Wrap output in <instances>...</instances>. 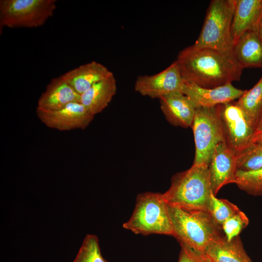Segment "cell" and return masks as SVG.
<instances>
[{"label":"cell","instance_id":"cell-1","mask_svg":"<svg viewBox=\"0 0 262 262\" xmlns=\"http://www.w3.org/2000/svg\"><path fill=\"white\" fill-rule=\"evenodd\" d=\"M176 61L185 82L203 88L240 81L244 69L233 50L223 51L194 45L181 50Z\"/></svg>","mask_w":262,"mask_h":262},{"label":"cell","instance_id":"cell-2","mask_svg":"<svg viewBox=\"0 0 262 262\" xmlns=\"http://www.w3.org/2000/svg\"><path fill=\"white\" fill-rule=\"evenodd\" d=\"M213 194L208 165L193 164L173 176L169 188L163 196L169 205L208 211Z\"/></svg>","mask_w":262,"mask_h":262},{"label":"cell","instance_id":"cell-3","mask_svg":"<svg viewBox=\"0 0 262 262\" xmlns=\"http://www.w3.org/2000/svg\"><path fill=\"white\" fill-rule=\"evenodd\" d=\"M173 236L180 245L204 254L215 238L221 235L219 225L207 211L186 210L169 205Z\"/></svg>","mask_w":262,"mask_h":262},{"label":"cell","instance_id":"cell-4","mask_svg":"<svg viewBox=\"0 0 262 262\" xmlns=\"http://www.w3.org/2000/svg\"><path fill=\"white\" fill-rule=\"evenodd\" d=\"M123 227L135 234L173 236L169 206L163 194L146 192L138 195L132 214Z\"/></svg>","mask_w":262,"mask_h":262},{"label":"cell","instance_id":"cell-5","mask_svg":"<svg viewBox=\"0 0 262 262\" xmlns=\"http://www.w3.org/2000/svg\"><path fill=\"white\" fill-rule=\"evenodd\" d=\"M236 0H212L204 22L194 45L199 47L230 51L234 43L231 33Z\"/></svg>","mask_w":262,"mask_h":262},{"label":"cell","instance_id":"cell-6","mask_svg":"<svg viewBox=\"0 0 262 262\" xmlns=\"http://www.w3.org/2000/svg\"><path fill=\"white\" fill-rule=\"evenodd\" d=\"M56 0H0V31L8 28H37L52 16Z\"/></svg>","mask_w":262,"mask_h":262},{"label":"cell","instance_id":"cell-7","mask_svg":"<svg viewBox=\"0 0 262 262\" xmlns=\"http://www.w3.org/2000/svg\"><path fill=\"white\" fill-rule=\"evenodd\" d=\"M191 127L195 143L193 164L208 165L215 147L221 142H225L217 106L196 108Z\"/></svg>","mask_w":262,"mask_h":262},{"label":"cell","instance_id":"cell-8","mask_svg":"<svg viewBox=\"0 0 262 262\" xmlns=\"http://www.w3.org/2000/svg\"><path fill=\"white\" fill-rule=\"evenodd\" d=\"M217 108L227 146L236 153L250 146L254 131L236 101L221 104Z\"/></svg>","mask_w":262,"mask_h":262},{"label":"cell","instance_id":"cell-9","mask_svg":"<svg viewBox=\"0 0 262 262\" xmlns=\"http://www.w3.org/2000/svg\"><path fill=\"white\" fill-rule=\"evenodd\" d=\"M185 81L176 61L160 72L140 75L134 83V90L144 96L160 98L176 92H181Z\"/></svg>","mask_w":262,"mask_h":262},{"label":"cell","instance_id":"cell-10","mask_svg":"<svg viewBox=\"0 0 262 262\" xmlns=\"http://www.w3.org/2000/svg\"><path fill=\"white\" fill-rule=\"evenodd\" d=\"M36 113L46 126L60 131L84 129L94 117L81 102L70 103L57 110L37 107Z\"/></svg>","mask_w":262,"mask_h":262},{"label":"cell","instance_id":"cell-11","mask_svg":"<svg viewBox=\"0 0 262 262\" xmlns=\"http://www.w3.org/2000/svg\"><path fill=\"white\" fill-rule=\"evenodd\" d=\"M208 169L212 191L216 196L224 185L233 183L237 171L236 152L225 142L219 143L211 157Z\"/></svg>","mask_w":262,"mask_h":262},{"label":"cell","instance_id":"cell-12","mask_svg":"<svg viewBox=\"0 0 262 262\" xmlns=\"http://www.w3.org/2000/svg\"><path fill=\"white\" fill-rule=\"evenodd\" d=\"M246 90L228 83L214 88H203L185 82L182 93L187 96L195 108H209L238 99Z\"/></svg>","mask_w":262,"mask_h":262},{"label":"cell","instance_id":"cell-13","mask_svg":"<svg viewBox=\"0 0 262 262\" xmlns=\"http://www.w3.org/2000/svg\"><path fill=\"white\" fill-rule=\"evenodd\" d=\"M160 107L166 119L171 125L183 128L192 127L196 108L181 92H176L159 98Z\"/></svg>","mask_w":262,"mask_h":262},{"label":"cell","instance_id":"cell-14","mask_svg":"<svg viewBox=\"0 0 262 262\" xmlns=\"http://www.w3.org/2000/svg\"><path fill=\"white\" fill-rule=\"evenodd\" d=\"M262 14V0H236L231 27L234 44L246 32H256Z\"/></svg>","mask_w":262,"mask_h":262},{"label":"cell","instance_id":"cell-15","mask_svg":"<svg viewBox=\"0 0 262 262\" xmlns=\"http://www.w3.org/2000/svg\"><path fill=\"white\" fill-rule=\"evenodd\" d=\"M79 94L62 75L52 79L40 96L38 108L49 110L60 109L72 102H81Z\"/></svg>","mask_w":262,"mask_h":262},{"label":"cell","instance_id":"cell-16","mask_svg":"<svg viewBox=\"0 0 262 262\" xmlns=\"http://www.w3.org/2000/svg\"><path fill=\"white\" fill-rule=\"evenodd\" d=\"M204 254L209 262H252L239 236L230 241L220 235L209 245Z\"/></svg>","mask_w":262,"mask_h":262},{"label":"cell","instance_id":"cell-17","mask_svg":"<svg viewBox=\"0 0 262 262\" xmlns=\"http://www.w3.org/2000/svg\"><path fill=\"white\" fill-rule=\"evenodd\" d=\"M112 73L105 66L93 61L75 68L62 76L81 95L94 84L105 79Z\"/></svg>","mask_w":262,"mask_h":262},{"label":"cell","instance_id":"cell-18","mask_svg":"<svg viewBox=\"0 0 262 262\" xmlns=\"http://www.w3.org/2000/svg\"><path fill=\"white\" fill-rule=\"evenodd\" d=\"M116 91V80L112 73L81 94L80 102L94 116L108 106Z\"/></svg>","mask_w":262,"mask_h":262},{"label":"cell","instance_id":"cell-19","mask_svg":"<svg viewBox=\"0 0 262 262\" xmlns=\"http://www.w3.org/2000/svg\"><path fill=\"white\" fill-rule=\"evenodd\" d=\"M233 51L243 68H262V40L256 31L243 34L234 43Z\"/></svg>","mask_w":262,"mask_h":262},{"label":"cell","instance_id":"cell-20","mask_svg":"<svg viewBox=\"0 0 262 262\" xmlns=\"http://www.w3.org/2000/svg\"><path fill=\"white\" fill-rule=\"evenodd\" d=\"M236 103L255 132L262 113V76L252 88L246 91Z\"/></svg>","mask_w":262,"mask_h":262},{"label":"cell","instance_id":"cell-21","mask_svg":"<svg viewBox=\"0 0 262 262\" xmlns=\"http://www.w3.org/2000/svg\"><path fill=\"white\" fill-rule=\"evenodd\" d=\"M232 183L248 194L262 196V168L253 171H237Z\"/></svg>","mask_w":262,"mask_h":262},{"label":"cell","instance_id":"cell-22","mask_svg":"<svg viewBox=\"0 0 262 262\" xmlns=\"http://www.w3.org/2000/svg\"><path fill=\"white\" fill-rule=\"evenodd\" d=\"M236 154L237 171H253L262 168V145L252 143Z\"/></svg>","mask_w":262,"mask_h":262},{"label":"cell","instance_id":"cell-23","mask_svg":"<svg viewBox=\"0 0 262 262\" xmlns=\"http://www.w3.org/2000/svg\"><path fill=\"white\" fill-rule=\"evenodd\" d=\"M207 211L213 220L221 226L226 220L241 210L233 203L227 199L218 198L213 194Z\"/></svg>","mask_w":262,"mask_h":262},{"label":"cell","instance_id":"cell-24","mask_svg":"<svg viewBox=\"0 0 262 262\" xmlns=\"http://www.w3.org/2000/svg\"><path fill=\"white\" fill-rule=\"evenodd\" d=\"M73 262H107L102 256L96 235H86Z\"/></svg>","mask_w":262,"mask_h":262},{"label":"cell","instance_id":"cell-25","mask_svg":"<svg viewBox=\"0 0 262 262\" xmlns=\"http://www.w3.org/2000/svg\"><path fill=\"white\" fill-rule=\"evenodd\" d=\"M248 223V217L241 211L226 220L222 225L221 228L227 241H230L238 236Z\"/></svg>","mask_w":262,"mask_h":262},{"label":"cell","instance_id":"cell-26","mask_svg":"<svg viewBox=\"0 0 262 262\" xmlns=\"http://www.w3.org/2000/svg\"><path fill=\"white\" fill-rule=\"evenodd\" d=\"M180 246L181 248L178 262H209L204 254L196 252L185 246Z\"/></svg>","mask_w":262,"mask_h":262},{"label":"cell","instance_id":"cell-27","mask_svg":"<svg viewBox=\"0 0 262 262\" xmlns=\"http://www.w3.org/2000/svg\"><path fill=\"white\" fill-rule=\"evenodd\" d=\"M252 143L262 145V132L253 136Z\"/></svg>","mask_w":262,"mask_h":262},{"label":"cell","instance_id":"cell-28","mask_svg":"<svg viewBox=\"0 0 262 262\" xmlns=\"http://www.w3.org/2000/svg\"><path fill=\"white\" fill-rule=\"evenodd\" d=\"M262 132V113L260 118L259 122L255 130L254 135Z\"/></svg>","mask_w":262,"mask_h":262},{"label":"cell","instance_id":"cell-29","mask_svg":"<svg viewBox=\"0 0 262 262\" xmlns=\"http://www.w3.org/2000/svg\"><path fill=\"white\" fill-rule=\"evenodd\" d=\"M256 32L262 40V14L260 19Z\"/></svg>","mask_w":262,"mask_h":262},{"label":"cell","instance_id":"cell-30","mask_svg":"<svg viewBox=\"0 0 262 262\" xmlns=\"http://www.w3.org/2000/svg\"><path fill=\"white\" fill-rule=\"evenodd\" d=\"M107 262H108L107 261Z\"/></svg>","mask_w":262,"mask_h":262}]
</instances>
